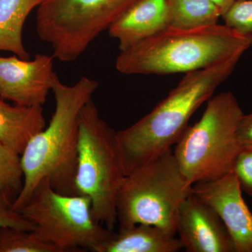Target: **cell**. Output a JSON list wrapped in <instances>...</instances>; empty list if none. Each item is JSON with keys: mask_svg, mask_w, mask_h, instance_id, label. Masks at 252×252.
<instances>
[{"mask_svg": "<svg viewBox=\"0 0 252 252\" xmlns=\"http://www.w3.org/2000/svg\"><path fill=\"white\" fill-rule=\"evenodd\" d=\"M11 226L26 230H35L33 223L13 208V203L0 196V227Z\"/></svg>", "mask_w": 252, "mask_h": 252, "instance_id": "21", "label": "cell"}, {"mask_svg": "<svg viewBox=\"0 0 252 252\" xmlns=\"http://www.w3.org/2000/svg\"><path fill=\"white\" fill-rule=\"evenodd\" d=\"M192 187L181 170L173 149L154 157L123 181L116 204L119 228L144 223L177 235V215Z\"/></svg>", "mask_w": 252, "mask_h": 252, "instance_id": "4", "label": "cell"}, {"mask_svg": "<svg viewBox=\"0 0 252 252\" xmlns=\"http://www.w3.org/2000/svg\"><path fill=\"white\" fill-rule=\"evenodd\" d=\"M21 155L0 142V196L14 204L23 185Z\"/></svg>", "mask_w": 252, "mask_h": 252, "instance_id": "18", "label": "cell"}, {"mask_svg": "<svg viewBox=\"0 0 252 252\" xmlns=\"http://www.w3.org/2000/svg\"><path fill=\"white\" fill-rule=\"evenodd\" d=\"M231 172L238 180L242 191L252 198V148L240 151Z\"/></svg>", "mask_w": 252, "mask_h": 252, "instance_id": "20", "label": "cell"}, {"mask_svg": "<svg viewBox=\"0 0 252 252\" xmlns=\"http://www.w3.org/2000/svg\"><path fill=\"white\" fill-rule=\"evenodd\" d=\"M244 114L233 93H220L207 101L200 120L188 126L173 152L190 185L216 180L232 171L241 150L238 128Z\"/></svg>", "mask_w": 252, "mask_h": 252, "instance_id": "5", "label": "cell"}, {"mask_svg": "<svg viewBox=\"0 0 252 252\" xmlns=\"http://www.w3.org/2000/svg\"><path fill=\"white\" fill-rule=\"evenodd\" d=\"M99 86L90 77H82L73 85L60 80L53 83L55 110L49 125L36 134L21 156L22 190L13 204L16 211L26 204L36 186L48 179L59 193L75 195L79 119L81 110Z\"/></svg>", "mask_w": 252, "mask_h": 252, "instance_id": "1", "label": "cell"}, {"mask_svg": "<svg viewBox=\"0 0 252 252\" xmlns=\"http://www.w3.org/2000/svg\"><path fill=\"white\" fill-rule=\"evenodd\" d=\"M221 18L225 26L247 36L252 48V0H235Z\"/></svg>", "mask_w": 252, "mask_h": 252, "instance_id": "19", "label": "cell"}, {"mask_svg": "<svg viewBox=\"0 0 252 252\" xmlns=\"http://www.w3.org/2000/svg\"><path fill=\"white\" fill-rule=\"evenodd\" d=\"M170 26L167 0H138L109 28L119 41L120 51L164 31Z\"/></svg>", "mask_w": 252, "mask_h": 252, "instance_id": "12", "label": "cell"}, {"mask_svg": "<svg viewBox=\"0 0 252 252\" xmlns=\"http://www.w3.org/2000/svg\"><path fill=\"white\" fill-rule=\"evenodd\" d=\"M175 236L157 225L140 223L112 230L101 252H177L183 246Z\"/></svg>", "mask_w": 252, "mask_h": 252, "instance_id": "14", "label": "cell"}, {"mask_svg": "<svg viewBox=\"0 0 252 252\" xmlns=\"http://www.w3.org/2000/svg\"><path fill=\"white\" fill-rule=\"evenodd\" d=\"M212 1L220 8V12L223 15L227 10L229 9L230 6L233 4L235 0H212Z\"/></svg>", "mask_w": 252, "mask_h": 252, "instance_id": "23", "label": "cell"}, {"mask_svg": "<svg viewBox=\"0 0 252 252\" xmlns=\"http://www.w3.org/2000/svg\"><path fill=\"white\" fill-rule=\"evenodd\" d=\"M238 137L242 149L252 148V113L244 114L239 124Z\"/></svg>", "mask_w": 252, "mask_h": 252, "instance_id": "22", "label": "cell"}, {"mask_svg": "<svg viewBox=\"0 0 252 252\" xmlns=\"http://www.w3.org/2000/svg\"><path fill=\"white\" fill-rule=\"evenodd\" d=\"M176 232L187 252H235L231 237L218 214L193 192L181 205Z\"/></svg>", "mask_w": 252, "mask_h": 252, "instance_id": "11", "label": "cell"}, {"mask_svg": "<svg viewBox=\"0 0 252 252\" xmlns=\"http://www.w3.org/2000/svg\"><path fill=\"white\" fill-rule=\"evenodd\" d=\"M250 41L225 24L195 29H166L122 51L116 60L125 75L188 73L242 58Z\"/></svg>", "mask_w": 252, "mask_h": 252, "instance_id": "3", "label": "cell"}, {"mask_svg": "<svg viewBox=\"0 0 252 252\" xmlns=\"http://www.w3.org/2000/svg\"><path fill=\"white\" fill-rule=\"evenodd\" d=\"M0 252H59L35 230L0 227Z\"/></svg>", "mask_w": 252, "mask_h": 252, "instance_id": "17", "label": "cell"}, {"mask_svg": "<svg viewBox=\"0 0 252 252\" xmlns=\"http://www.w3.org/2000/svg\"><path fill=\"white\" fill-rule=\"evenodd\" d=\"M192 192L218 214L235 252H252V213L234 174L230 172L216 180L194 184Z\"/></svg>", "mask_w": 252, "mask_h": 252, "instance_id": "10", "label": "cell"}, {"mask_svg": "<svg viewBox=\"0 0 252 252\" xmlns=\"http://www.w3.org/2000/svg\"><path fill=\"white\" fill-rule=\"evenodd\" d=\"M138 0H43L36 31L63 62L75 61Z\"/></svg>", "mask_w": 252, "mask_h": 252, "instance_id": "8", "label": "cell"}, {"mask_svg": "<svg viewBox=\"0 0 252 252\" xmlns=\"http://www.w3.org/2000/svg\"><path fill=\"white\" fill-rule=\"evenodd\" d=\"M41 105H11L0 98V142L21 156L30 141L46 127Z\"/></svg>", "mask_w": 252, "mask_h": 252, "instance_id": "13", "label": "cell"}, {"mask_svg": "<svg viewBox=\"0 0 252 252\" xmlns=\"http://www.w3.org/2000/svg\"><path fill=\"white\" fill-rule=\"evenodd\" d=\"M125 177L117 132L91 99L79 119L76 192L90 199L94 218L109 230L117 222V195Z\"/></svg>", "mask_w": 252, "mask_h": 252, "instance_id": "6", "label": "cell"}, {"mask_svg": "<svg viewBox=\"0 0 252 252\" xmlns=\"http://www.w3.org/2000/svg\"><path fill=\"white\" fill-rule=\"evenodd\" d=\"M170 27L195 29L218 24L220 8L212 0H167Z\"/></svg>", "mask_w": 252, "mask_h": 252, "instance_id": "16", "label": "cell"}, {"mask_svg": "<svg viewBox=\"0 0 252 252\" xmlns=\"http://www.w3.org/2000/svg\"><path fill=\"white\" fill-rule=\"evenodd\" d=\"M43 0H0V51H9L22 59L31 55L23 41V29L28 15Z\"/></svg>", "mask_w": 252, "mask_h": 252, "instance_id": "15", "label": "cell"}, {"mask_svg": "<svg viewBox=\"0 0 252 252\" xmlns=\"http://www.w3.org/2000/svg\"><path fill=\"white\" fill-rule=\"evenodd\" d=\"M240 59L233 58L186 73L152 112L117 132L126 175L177 143L194 113L230 77Z\"/></svg>", "mask_w": 252, "mask_h": 252, "instance_id": "2", "label": "cell"}, {"mask_svg": "<svg viewBox=\"0 0 252 252\" xmlns=\"http://www.w3.org/2000/svg\"><path fill=\"white\" fill-rule=\"evenodd\" d=\"M18 212L59 252H101L112 231L94 218L90 199L59 193L48 179L39 182Z\"/></svg>", "mask_w": 252, "mask_h": 252, "instance_id": "7", "label": "cell"}, {"mask_svg": "<svg viewBox=\"0 0 252 252\" xmlns=\"http://www.w3.org/2000/svg\"><path fill=\"white\" fill-rule=\"evenodd\" d=\"M53 56L36 54L33 60L0 56V98L24 106L45 103L56 73Z\"/></svg>", "mask_w": 252, "mask_h": 252, "instance_id": "9", "label": "cell"}]
</instances>
